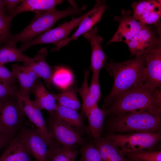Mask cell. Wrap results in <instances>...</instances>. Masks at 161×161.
Returning <instances> with one entry per match:
<instances>
[{
	"mask_svg": "<svg viewBox=\"0 0 161 161\" xmlns=\"http://www.w3.org/2000/svg\"><path fill=\"white\" fill-rule=\"evenodd\" d=\"M145 65L144 55L122 62L106 63L104 66L114 77V82L111 91L104 99L102 106L104 110L125 92L144 84Z\"/></svg>",
	"mask_w": 161,
	"mask_h": 161,
	"instance_id": "cell-1",
	"label": "cell"
},
{
	"mask_svg": "<svg viewBox=\"0 0 161 161\" xmlns=\"http://www.w3.org/2000/svg\"><path fill=\"white\" fill-rule=\"evenodd\" d=\"M105 110L112 116L140 111L161 114V89L137 85L119 96Z\"/></svg>",
	"mask_w": 161,
	"mask_h": 161,
	"instance_id": "cell-2",
	"label": "cell"
},
{
	"mask_svg": "<svg viewBox=\"0 0 161 161\" xmlns=\"http://www.w3.org/2000/svg\"><path fill=\"white\" fill-rule=\"evenodd\" d=\"M108 124L111 133L161 131V114L145 111L125 113L112 116Z\"/></svg>",
	"mask_w": 161,
	"mask_h": 161,
	"instance_id": "cell-3",
	"label": "cell"
},
{
	"mask_svg": "<svg viewBox=\"0 0 161 161\" xmlns=\"http://www.w3.org/2000/svg\"><path fill=\"white\" fill-rule=\"evenodd\" d=\"M62 10L55 7L47 11L36 13L31 23L21 32L13 36L10 41L16 44L21 42L23 44L49 30L60 19L66 16L79 14L85 8H80L75 4Z\"/></svg>",
	"mask_w": 161,
	"mask_h": 161,
	"instance_id": "cell-4",
	"label": "cell"
},
{
	"mask_svg": "<svg viewBox=\"0 0 161 161\" xmlns=\"http://www.w3.org/2000/svg\"><path fill=\"white\" fill-rule=\"evenodd\" d=\"M123 152H136L154 150L160 141L161 131L134 132L124 134L111 133L106 137Z\"/></svg>",
	"mask_w": 161,
	"mask_h": 161,
	"instance_id": "cell-5",
	"label": "cell"
},
{
	"mask_svg": "<svg viewBox=\"0 0 161 161\" xmlns=\"http://www.w3.org/2000/svg\"><path fill=\"white\" fill-rule=\"evenodd\" d=\"M161 25L160 21L155 27L146 26L128 41L131 54L138 57L151 51L161 45Z\"/></svg>",
	"mask_w": 161,
	"mask_h": 161,
	"instance_id": "cell-6",
	"label": "cell"
},
{
	"mask_svg": "<svg viewBox=\"0 0 161 161\" xmlns=\"http://www.w3.org/2000/svg\"><path fill=\"white\" fill-rule=\"evenodd\" d=\"M94 9V6L88 12L68 22H66L53 29L43 33L31 40L23 44L20 48L23 52L29 47L39 44H52L57 45L68 38L70 32L79 26L81 21L90 14Z\"/></svg>",
	"mask_w": 161,
	"mask_h": 161,
	"instance_id": "cell-7",
	"label": "cell"
},
{
	"mask_svg": "<svg viewBox=\"0 0 161 161\" xmlns=\"http://www.w3.org/2000/svg\"><path fill=\"white\" fill-rule=\"evenodd\" d=\"M17 96H10L4 98L0 111V126L12 138L25 125V116L19 106Z\"/></svg>",
	"mask_w": 161,
	"mask_h": 161,
	"instance_id": "cell-8",
	"label": "cell"
},
{
	"mask_svg": "<svg viewBox=\"0 0 161 161\" xmlns=\"http://www.w3.org/2000/svg\"><path fill=\"white\" fill-rule=\"evenodd\" d=\"M46 122L52 139L60 145L73 147L83 143V139L78 131L54 115H50Z\"/></svg>",
	"mask_w": 161,
	"mask_h": 161,
	"instance_id": "cell-9",
	"label": "cell"
},
{
	"mask_svg": "<svg viewBox=\"0 0 161 161\" xmlns=\"http://www.w3.org/2000/svg\"><path fill=\"white\" fill-rule=\"evenodd\" d=\"M16 136L22 142L36 161H47L49 144L34 126H22Z\"/></svg>",
	"mask_w": 161,
	"mask_h": 161,
	"instance_id": "cell-10",
	"label": "cell"
},
{
	"mask_svg": "<svg viewBox=\"0 0 161 161\" xmlns=\"http://www.w3.org/2000/svg\"><path fill=\"white\" fill-rule=\"evenodd\" d=\"M17 99L19 106L25 116L34 125L49 145L53 140L49 132L41 110L34 100L30 99L29 96L18 94Z\"/></svg>",
	"mask_w": 161,
	"mask_h": 161,
	"instance_id": "cell-11",
	"label": "cell"
},
{
	"mask_svg": "<svg viewBox=\"0 0 161 161\" xmlns=\"http://www.w3.org/2000/svg\"><path fill=\"white\" fill-rule=\"evenodd\" d=\"M119 22L117 30L108 41V44L111 43L123 42L126 43L135 36L146 26L142 24L131 15L130 10L123 9L119 16L114 18Z\"/></svg>",
	"mask_w": 161,
	"mask_h": 161,
	"instance_id": "cell-12",
	"label": "cell"
},
{
	"mask_svg": "<svg viewBox=\"0 0 161 161\" xmlns=\"http://www.w3.org/2000/svg\"><path fill=\"white\" fill-rule=\"evenodd\" d=\"M132 17L144 26L155 24L161 16V1L140 0L134 3Z\"/></svg>",
	"mask_w": 161,
	"mask_h": 161,
	"instance_id": "cell-13",
	"label": "cell"
},
{
	"mask_svg": "<svg viewBox=\"0 0 161 161\" xmlns=\"http://www.w3.org/2000/svg\"><path fill=\"white\" fill-rule=\"evenodd\" d=\"M144 55V84L151 88L161 89V45Z\"/></svg>",
	"mask_w": 161,
	"mask_h": 161,
	"instance_id": "cell-14",
	"label": "cell"
},
{
	"mask_svg": "<svg viewBox=\"0 0 161 161\" xmlns=\"http://www.w3.org/2000/svg\"><path fill=\"white\" fill-rule=\"evenodd\" d=\"M94 7L93 10L81 21L73 35L55 45L52 48V51L58 50L71 41L76 40L80 36L92 29L100 21L103 13L108 8L105 1L102 0H96Z\"/></svg>",
	"mask_w": 161,
	"mask_h": 161,
	"instance_id": "cell-15",
	"label": "cell"
},
{
	"mask_svg": "<svg viewBox=\"0 0 161 161\" xmlns=\"http://www.w3.org/2000/svg\"><path fill=\"white\" fill-rule=\"evenodd\" d=\"M89 70L85 69L83 81L78 92L82 100V109L85 114L91 108L97 105L101 97L99 75L93 74L90 84L88 86V79Z\"/></svg>",
	"mask_w": 161,
	"mask_h": 161,
	"instance_id": "cell-16",
	"label": "cell"
},
{
	"mask_svg": "<svg viewBox=\"0 0 161 161\" xmlns=\"http://www.w3.org/2000/svg\"><path fill=\"white\" fill-rule=\"evenodd\" d=\"M97 27L96 26L84 33L83 36L90 43L91 47L90 69L93 74L99 75L101 68L106 62L107 57L102 48L101 43L103 39L97 34Z\"/></svg>",
	"mask_w": 161,
	"mask_h": 161,
	"instance_id": "cell-17",
	"label": "cell"
},
{
	"mask_svg": "<svg viewBox=\"0 0 161 161\" xmlns=\"http://www.w3.org/2000/svg\"><path fill=\"white\" fill-rule=\"evenodd\" d=\"M47 55L46 48H43L38 51L34 57L30 58L29 61L24 64L29 66L39 78H42L47 87L50 89L54 68L51 67L46 60Z\"/></svg>",
	"mask_w": 161,
	"mask_h": 161,
	"instance_id": "cell-18",
	"label": "cell"
},
{
	"mask_svg": "<svg viewBox=\"0 0 161 161\" xmlns=\"http://www.w3.org/2000/svg\"><path fill=\"white\" fill-rule=\"evenodd\" d=\"M0 156V161H32L30 152L17 136L13 138Z\"/></svg>",
	"mask_w": 161,
	"mask_h": 161,
	"instance_id": "cell-19",
	"label": "cell"
},
{
	"mask_svg": "<svg viewBox=\"0 0 161 161\" xmlns=\"http://www.w3.org/2000/svg\"><path fill=\"white\" fill-rule=\"evenodd\" d=\"M12 71L19 82V94L29 96L30 92L39 77L29 66L24 64H13Z\"/></svg>",
	"mask_w": 161,
	"mask_h": 161,
	"instance_id": "cell-20",
	"label": "cell"
},
{
	"mask_svg": "<svg viewBox=\"0 0 161 161\" xmlns=\"http://www.w3.org/2000/svg\"><path fill=\"white\" fill-rule=\"evenodd\" d=\"M92 143L98 151L103 161H128L123 151L105 137L94 139Z\"/></svg>",
	"mask_w": 161,
	"mask_h": 161,
	"instance_id": "cell-21",
	"label": "cell"
},
{
	"mask_svg": "<svg viewBox=\"0 0 161 161\" xmlns=\"http://www.w3.org/2000/svg\"><path fill=\"white\" fill-rule=\"evenodd\" d=\"M31 92L35 95L34 101L39 108L40 110H46L50 115H52L57 106L56 100L52 94L46 89L41 78L37 79Z\"/></svg>",
	"mask_w": 161,
	"mask_h": 161,
	"instance_id": "cell-22",
	"label": "cell"
},
{
	"mask_svg": "<svg viewBox=\"0 0 161 161\" xmlns=\"http://www.w3.org/2000/svg\"><path fill=\"white\" fill-rule=\"evenodd\" d=\"M63 1L61 0H23L10 14L15 17L17 14L27 11L36 13L47 11L55 7Z\"/></svg>",
	"mask_w": 161,
	"mask_h": 161,
	"instance_id": "cell-23",
	"label": "cell"
},
{
	"mask_svg": "<svg viewBox=\"0 0 161 161\" xmlns=\"http://www.w3.org/2000/svg\"><path fill=\"white\" fill-rule=\"evenodd\" d=\"M85 114L87 117L89 123L87 131L94 139L100 138L104 120L107 114L106 111L100 109L97 105Z\"/></svg>",
	"mask_w": 161,
	"mask_h": 161,
	"instance_id": "cell-24",
	"label": "cell"
},
{
	"mask_svg": "<svg viewBox=\"0 0 161 161\" xmlns=\"http://www.w3.org/2000/svg\"><path fill=\"white\" fill-rule=\"evenodd\" d=\"M52 115L78 130H82L85 127L83 118L81 114L76 110L64 107L58 103L54 112Z\"/></svg>",
	"mask_w": 161,
	"mask_h": 161,
	"instance_id": "cell-25",
	"label": "cell"
},
{
	"mask_svg": "<svg viewBox=\"0 0 161 161\" xmlns=\"http://www.w3.org/2000/svg\"><path fill=\"white\" fill-rule=\"evenodd\" d=\"M73 147L62 146L53 140L49 146L47 161H75L78 151Z\"/></svg>",
	"mask_w": 161,
	"mask_h": 161,
	"instance_id": "cell-26",
	"label": "cell"
},
{
	"mask_svg": "<svg viewBox=\"0 0 161 161\" xmlns=\"http://www.w3.org/2000/svg\"><path fill=\"white\" fill-rule=\"evenodd\" d=\"M16 44L10 41L0 47V64L4 65L8 63L22 62L25 64L30 60L29 57L24 54Z\"/></svg>",
	"mask_w": 161,
	"mask_h": 161,
	"instance_id": "cell-27",
	"label": "cell"
},
{
	"mask_svg": "<svg viewBox=\"0 0 161 161\" xmlns=\"http://www.w3.org/2000/svg\"><path fill=\"white\" fill-rule=\"evenodd\" d=\"M77 89L72 85L68 86L60 92L51 94L59 105L77 111L81 107L77 97Z\"/></svg>",
	"mask_w": 161,
	"mask_h": 161,
	"instance_id": "cell-28",
	"label": "cell"
},
{
	"mask_svg": "<svg viewBox=\"0 0 161 161\" xmlns=\"http://www.w3.org/2000/svg\"><path fill=\"white\" fill-rule=\"evenodd\" d=\"M123 153L127 159L133 161H161L160 150Z\"/></svg>",
	"mask_w": 161,
	"mask_h": 161,
	"instance_id": "cell-29",
	"label": "cell"
},
{
	"mask_svg": "<svg viewBox=\"0 0 161 161\" xmlns=\"http://www.w3.org/2000/svg\"><path fill=\"white\" fill-rule=\"evenodd\" d=\"M14 17L6 13L0 14V47L8 43L12 38L10 28L11 22Z\"/></svg>",
	"mask_w": 161,
	"mask_h": 161,
	"instance_id": "cell-30",
	"label": "cell"
},
{
	"mask_svg": "<svg viewBox=\"0 0 161 161\" xmlns=\"http://www.w3.org/2000/svg\"><path fill=\"white\" fill-rule=\"evenodd\" d=\"M80 153V158L75 161H103L98 151L92 143L83 146Z\"/></svg>",
	"mask_w": 161,
	"mask_h": 161,
	"instance_id": "cell-31",
	"label": "cell"
},
{
	"mask_svg": "<svg viewBox=\"0 0 161 161\" xmlns=\"http://www.w3.org/2000/svg\"><path fill=\"white\" fill-rule=\"evenodd\" d=\"M19 89L14 86L0 80V99L8 96H17Z\"/></svg>",
	"mask_w": 161,
	"mask_h": 161,
	"instance_id": "cell-32",
	"label": "cell"
},
{
	"mask_svg": "<svg viewBox=\"0 0 161 161\" xmlns=\"http://www.w3.org/2000/svg\"><path fill=\"white\" fill-rule=\"evenodd\" d=\"M16 80L12 71L0 64V80L14 85Z\"/></svg>",
	"mask_w": 161,
	"mask_h": 161,
	"instance_id": "cell-33",
	"label": "cell"
},
{
	"mask_svg": "<svg viewBox=\"0 0 161 161\" xmlns=\"http://www.w3.org/2000/svg\"><path fill=\"white\" fill-rule=\"evenodd\" d=\"M6 10L9 11L10 14L21 3L22 0H3Z\"/></svg>",
	"mask_w": 161,
	"mask_h": 161,
	"instance_id": "cell-34",
	"label": "cell"
},
{
	"mask_svg": "<svg viewBox=\"0 0 161 161\" xmlns=\"http://www.w3.org/2000/svg\"><path fill=\"white\" fill-rule=\"evenodd\" d=\"M12 138L8 133H6L0 136V151L3 148L7 146Z\"/></svg>",
	"mask_w": 161,
	"mask_h": 161,
	"instance_id": "cell-35",
	"label": "cell"
},
{
	"mask_svg": "<svg viewBox=\"0 0 161 161\" xmlns=\"http://www.w3.org/2000/svg\"><path fill=\"white\" fill-rule=\"evenodd\" d=\"M6 10L3 0H0V14L6 13Z\"/></svg>",
	"mask_w": 161,
	"mask_h": 161,
	"instance_id": "cell-36",
	"label": "cell"
},
{
	"mask_svg": "<svg viewBox=\"0 0 161 161\" xmlns=\"http://www.w3.org/2000/svg\"><path fill=\"white\" fill-rule=\"evenodd\" d=\"M6 133L8 134L4 128L0 126V136Z\"/></svg>",
	"mask_w": 161,
	"mask_h": 161,
	"instance_id": "cell-37",
	"label": "cell"
},
{
	"mask_svg": "<svg viewBox=\"0 0 161 161\" xmlns=\"http://www.w3.org/2000/svg\"><path fill=\"white\" fill-rule=\"evenodd\" d=\"M4 99H0V111L2 106Z\"/></svg>",
	"mask_w": 161,
	"mask_h": 161,
	"instance_id": "cell-38",
	"label": "cell"
},
{
	"mask_svg": "<svg viewBox=\"0 0 161 161\" xmlns=\"http://www.w3.org/2000/svg\"><path fill=\"white\" fill-rule=\"evenodd\" d=\"M128 161H132V160H128Z\"/></svg>",
	"mask_w": 161,
	"mask_h": 161,
	"instance_id": "cell-39",
	"label": "cell"
},
{
	"mask_svg": "<svg viewBox=\"0 0 161 161\" xmlns=\"http://www.w3.org/2000/svg\"></svg>",
	"mask_w": 161,
	"mask_h": 161,
	"instance_id": "cell-40",
	"label": "cell"
}]
</instances>
